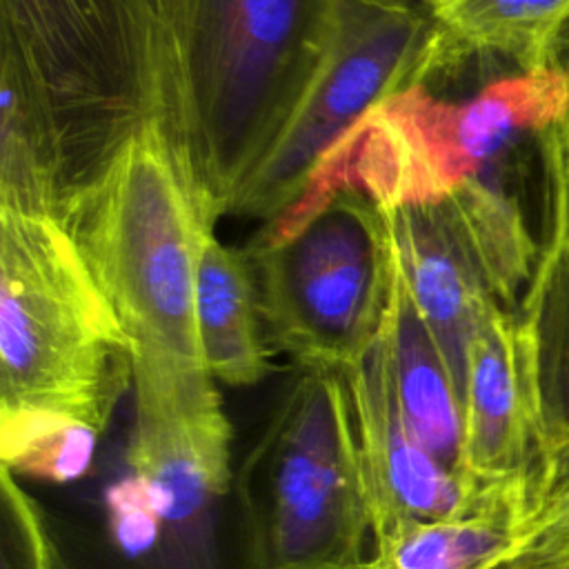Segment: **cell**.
<instances>
[{
    "label": "cell",
    "instance_id": "cell-2",
    "mask_svg": "<svg viewBox=\"0 0 569 569\" xmlns=\"http://www.w3.org/2000/svg\"><path fill=\"white\" fill-rule=\"evenodd\" d=\"M460 44V42H458ZM460 93L420 84L378 109L329 164L476 187L520 213L553 251L567 233V93L549 64L460 44Z\"/></svg>",
    "mask_w": 569,
    "mask_h": 569
},
{
    "label": "cell",
    "instance_id": "cell-11",
    "mask_svg": "<svg viewBox=\"0 0 569 569\" xmlns=\"http://www.w3.org/2000/svg\"><path fill=\"white\" fill-rule=\"evenodd\" d=\"M196 320L211 376L231 387L260 382L269 371V340L244 251L222 244L204 227L196 258Z\"/></svg>",
    "mask_w": 569,
    "mask_h": 569
},
{
    "label": "cell",
    "instance_id": "cell-13",
    "mask_svg": "<svg viewBox=\"0 0 569 569\" xmlns=\"http://www.w3.org/2000/svg\"><path fill=\"white\" fill-rule=\"evenodd\" d=\"M527 520L529 511L513 500L413 520L376 540L365 569H496L525 553Z\"/></svg>",
    "mask_w": 569,
    "mask_h": 569
},
{
    "label": "cell",
    "instance_id": "cell-7",
    "mask_svg": "<svg viewBox=\"0 0 569 569\" xmlns=\"http://www.w3.org/2000/svg\"><path fill=\"white\" fill-rule=\"evenodd\" d=\"M251 569H365L369 493L345 376L300 369L238 476Z\"/></svg>",
    "mask_w": 569,
    "mask_h": 569
},
{
    "label": "cell",
    "instance_id": "cell-15",
    "mask_svg": "<svg viewBox=\"0 0 569 569\" xmlns=\"http://www.w3.org/2000/svg\"><path fill=\"white\" fill-rule=\"evenodd\" d=\"M449 36L476 51L545 64L553 29L569 16V0H429Z\"/></svg>",
    "mask_w": 569,
    "mask_h": 569
},
{
    "label": "cell",
    "instance_id": "cell-4",
    "mask_svg": "<svg viewBox=\"0 0 569 569\" xmlns=\"http://www.w3.org/2000/svg\"><path fill=\"white\" fill-rule=\"evenodd\" d=\"M338 0H193L184 156L216 222L284 129L331 40Z\"/></svg>",
    "mask_w": 569,
    "mask_h": 569
},
{
    "label": "cell",
    "instance_id": "cell-5",
    "mask_svg": "<svg viewBox=\"0 0 569 569\" xmlns=\"http://www.w3.org/2000/svg\"><path fill=\"white\" fill-rule=\"evenodd\" d=\"M0 58L49 118L67 222L120 147L156 120L144 0H0Z\"/></svg>",
    "mask_w": 569,
    "mask_h": 569
},
{
    "label": "cell",
    "instance_id": "cell-18",
    "mask_svg": "<svg viewBox=\"0 0 569 569\" xmlns=\"http://www.w3.org/2000/svg\"><path fill=\"white\" fill-rule=\"evenodd\" d=\"M2 569H53V551L31 496L18 476L0 467Z\"/></svg>",
    "mask_w": 569,
    "mask_h": 569
},
{
    "label": "cell",
    "instance_id": "cell-3",
    "mask_svg": "<svg viewBox=\"0 0 569 569\" xmlns=\"http://www.w3.org/2000/svg\"><path fill=\"white\" fill-rule=\"evenodd\" d=\"M127 391V333L71 229L0 209V453L87 429L102 436Z\"/></svg>",
    "mask_w": 569,
    "mask_h": 569
},
{
    "label": "cell",
    "instance_id": "cell-17",
    "mask_svg": "<svg viewBox=\"0 0 569 569\" xmlns=\"http://www.w3.org/2000/svg\"><path fill=\"white\" fill-rule=\"evenodd\" d=\"M520 558L542 569H569V427L549 433L547 462Z\"/></svg>",
    "mask_w": 569,
    "mask_h": 569
},
{
    "label": "cell",
    "instance_id": "cell-10",
    "mask_svg": "<svg viewBox=\"0 0 569 569\" xmlns=\"http://www.w3.org/2000/svg\"><path fill=\"white\" fill-rule=\"evenodd\" d=\"M342 376L349 389L369 493L371 542L407 522L465 513L491 500H478L462 478L416 438L396 398L378 336L367 353Z\"/></svg>",
    "mask_w": 569,
    "mask_h": 569
},
{
    "label": "cell",
    "instance_id": "cell-6",
    "mask_svg": "<svg viewBox=\"0 0 569 569\" xmlns=\"http://www.w3.org/2000/svg\"><path fill=\"white\" fill-rule=\"evenodd\" d=\"M267 340L300 369H351L373 345L393 287L378 202L349 180L309 189L249 242Z\"/></svg>",
    "mask_w": 569,
    "mask_h": 569
},
{
    "label": "cell",
    "instance_id": "cell-8",
    "mask_svg": "<svg viewBox=\"0 0 569 569\" xmlns=\"http://www.w3.org/2000/svg\"><path fill=\"white\" fill-rule=\"evenodd\" d=\"M453 38L429 0H338L325 58L231 216L273 220L385 104L425 84Z\"/></svg>",
    "mask_w": 569,
    "mask_h": 569
},
{
    "label": "cell",
    "instance_id": "cell-1",
    "mask_svg": "<svg viewBox=\"0 0 569 569\" xmlns=\"http://www.w3.org/2000/svg\"><path fill=\"white\" fill-rule=\"evenodd\" d=\"M109 298L133 362L127 465L184 516L231 489V425L196 320V258L204 227L160 127L142 124L64 222Z\"/></svg>",
    "mask_w": 569,
    "mask_h": 569
},
{
    "label": "cell",
    "instance_id": "cell-16",
    "mask_svg": "<svg viewBox=\"0 0 569 569\" xmlns=\"http://www.w3.org/2000/svg\"><path fill=\"white\" fill-rule=\"evenodd\" d=\"M151 27V60L156 87V124L160 127L178 167L184 156V82L193 0H144Z\"/></svg>",
    "mask_w": 569,
    "mask_h": 569
},
{
    "label": "cell",
    "instance_id": "cell-14",
    "mask_svg": "<svg viewBox=\"0 0 569 569\" xmlns=\"http://www.w3.org/2000/svg\"><path fill=\"white\" fill-rule=\"evenodd\" d=\"M518 318L525 327L549 433L569 427V227L540 267Z\"/></svg>",
    "mask_w": 569,
    "mask_h": 569
},
{
    "label": "cell",
    "instance_id": "cell-21",
    "mask_svg": "<svg viewBox=\"0 0 569 569\" xmlns=\"http://www.w3.org/2000/svg\"><path fill=\"white\" fill-rule=\"evenodd\" d=\"M567 227H569V211H567Z\"/></svg>",
    "mask_w": 569,
    "mask_h": 569
},
{
    "label": "cell",
    "instance_id": "cell-9",
    "mask_svg": "<svg viewBox=\"0 0 569 569\" xmlns=\"http://www.w3.org/2000/svg\"><path fill=\"white\" fill-rule=\"evenodd\" d=\"M549 429L518 313L496 305L476 331L462 393L460 478L478 498L507 496L533 509Z\"/></svg>",
    "mask_w": 569,
    "mask_h": 569
},
{
    "label": "cell",
    "instance_id": "cell-12",
    "mask_svg": "<svg viewBox=\"0 0 569 569\" xmlns=\"http://www.w3.org/2000/svg\"><path fill=\"white\" fill-rule=\"evenodd\" d=\"M378 340L396 398L416 438L460 476L462 400L447 360L418 316L398 271L393 273L391 298Z\"/></svg>",
    "mask_w": 569,
    "mask_h": 569
},
{
    "label": "cell",
    "instance_id": "cell-20",
    "mask_svg": "<svg viewBox=\"0 0 569 569\" xmlns=\"http://www.w3.org/2000/svg\"><path fill=\"white\" fill-rule=\"evenodd\" d=\"M496 569H542V567H538V565H533V562H529L525 558H516V560L505 562V565H500Z\"/></svg>",
    "mask_w": 569,
    "mask_h": 569
},
{
    "label": "cell",
    "instance_id": "cell-19",
    "mask_svg": "<svg viewBox=\"0 0 569 569\" xmlns=\"http://www.w3.org/2000/svg\"><path fill=\"white\" fill-rule=\"evenodd\" d=\"M545 64L553 69L560 78L567 93V113H565V149H567V167H569V16L553 29L551 38L545 47Z\"/></svg>",
    "mask_w": 569,
    "mask_h": 569
}]
</instances>
